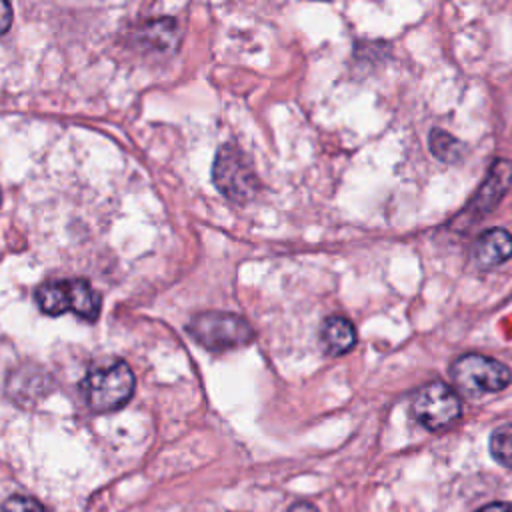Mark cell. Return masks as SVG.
<instances>
[{
	"mask_svg": "<svg viewBox=\"0 0 512 512\" xmlns=\"http://www.w3.org/2000/svg\"><path fill=\"white\" fill-rule=\"evenodd\" d=\"M428 146H430V152L440 160V162H446V164H456L464 158V144L448 134L446 130H440V128H432L430 130V138H428Z\"/></svg>",
	"mask_w": 512,
	"mask_h": 512,
	"instance_id": "10",
	"label": "cell"
},
{
	"mask_svg": "<svg viewBox=\"0 0 512 512\" xmlns=\"http://www.w3.org/2000/svg\"><path fill=\"white\" fill-rule=\"evenodd\" d=\"M450 378L460 394L468 398H482L508 388L512 372L496 358L468 352L452 362Z\"/></svg>",
	"mask_w": 512,
	"mask_h": 512,
	"instance_id": "2",
	"label": "cell"
},
{
	"mask_svg": "<svg viewBox=\"0 0 512 512\" xmlns=\"http://www.w3.org/2000/svg\"><path fill=\"white\" fill-rule=\"evenodd\" d=\"M410 412L422 428L438 432L460 418L462 402L452 386L444 382H428L414 392Z\"/></svg>",
	"mask_w": 512,
	"mask_h": 512,
	"instance_id": "5",
	"label": "cell"
},
{
	"mask_svg": "<svg viewBox=\"0 0 512 512\" xmlns=\"http://www.w3.org/2000/svg\"><path fill=\"white\" fill-rule=\"evenodd\" d=\"M36 304L48 316H60L72 310L82 320L94 322L100 314L102 298L86 280H50L38 286Z\"/></svg>",
	"mask_w": 512,
	"mask_h": 512,
	"instance_id": "3",
	"label": "cell"
},
{
	"mask_svg": "<svg viewBox=\"0 0 512 512\" xmlns=\"http://www.w3.org/2000/svg\"><path fill=\"white\" fill-rule=\"evenodd\" d=\"M490 454L502 466L512 468V422L498 426L490 434Z\"/></svg>",
	"mask_w": 512,
	"mask_h": 512,
	"instance_id": "12",
	"label": "cell"
},
{
	"mask_svg": "<svg viewBox=\"0 0 512 512\" xmlns=\"http://www.w3.org/2000/svg\"><path fill=\"white\" fill-rule=\"evenodd\" d=\"M512 184V164L504 158L494 160L484 182L480 184L478 192L472 196V202L468 206V214L482 216L488 214L498 206L502 196L508 192Z\"/></svg>",
	"mask_w": 512,
	"mask_h": 512,
	"instance_id": "7",
	"label": "cell"
},
{
	"mask_svg": "<svg viewBox=\"0 0 512 512\" xmlns=\"http://www.w3.org/2000/svg\"><path fill=\"white\" fill-rule=\"evenodd\" d=\"M2 512H48L42 502H38L32 496L14 494L2 504Z\"/></svg>",
	"mask_w": 512,
	"mask_h": 512,
	"instance_id": "13",
	"label": "cell"
},
{
	"mask_svg": "<svg viewBox=\"0 0 512 512\" xmlns=\"http://www.w3.org/2000/svg\"><path fill=\"white\" fill-rule=\"evenodd\" d=\"M12 24V8L8 0H0V36L10 28Z\"/></svg>",
	"mask_w": 512,
	"mask_h": 512,
	"instance_id": "14",
	"label": "cell"
},
{
	"mask_svg": "<svg viewBox=\"0 0 512 512\" xmlns=\"http://www.w3.org/2000/svg\"><path fill=\"white\" fill-rule=\"evenodd\" d=\"M212 180L216 188L234 202H248L258 192V178L236 144L220 146L212 166Z\"/></svg>",
	"mask_w": 512,
	"mask_h": 512,
	"instance_id": "6",
	"label": "cell"
},
{
	"mask_svg": "<svg viewBox=\"0 0 512 512\" xmlns=\"http://www.w3.org/2000/svg\"><path fill=\"white\" fill-rule=\"evenodd\" d=\"M286 512H320V510L312 502L300 500V502H294Z\"/></svg>",
	"mask_w": 512,
	"mask_h": 512,
	"instance_id": "16",
	"label": "cell"
},
{
	"mask_svg": "<svg viewBox=\"0 0 512 512\" xmlns=\"http://www.w3.org/2000/svg\"><path fill=\"white\" fill-rule=\"evenodd\" d=\"M512 256V236L504 228H490L482 232L474 244L472 258L478 268L490 270Z\"/></svg>",
	"mask_w": 512,
	"mask_h": 512,
	"instance_id": "8",
	"label": "cell"
},
{
	"mask_svg": "<svg viewBox=\"0 0 512 512\" xmlns=\"http://www.w3.org/2000/svg\"><path fill=\"white\" fill-rule=\"evenodd\" d=\"M188 334L210 352L242 348L254 340V328L232 312H200L186 326Z\"/></svg>",
	"mask_w": 512,
	"mask_h": 512,
	"instance_id": "4",
	"label": "cell"
},
{
	"mask_svg": "<svg viewBox=\"0 0 512 512\" xmlns=\"http://www.w3.org/2000/svg\"><path fill=\"white\" fill-rule=\"evenodd\" d=\"M0 204H2V192H0Z\"/></svg>",
	"mask_w": 512,
	"mask_h": 512,
	"instance_id": "17",
	"label": "cell"
},
{
	"mask_svg": "<svg viewBox=\"0 0 512 512\" xmlns=\"http://www.w3.org/2000/svg\"><path fill=\"white\" fill-rule=\"evenodd\" d=\"M356 340H358L356 328L348 318L334 314L322 322L320 342H322V348L326 350V354L342 356L356 346Z\"/></svg>",
	"mask_w": 512,
	"mask_h": 512,
	"instance_id": "9",
	"label": "cell"
},
{
	"mask_svg": "<svg viewBox=\"0 0 512 512\" xmlns=\"http://www.w3.org/2000/svg\"><path fill=\"white\" fill-rule=\"evenodd\" d=\"M136 388L132 368L124 360L92 366L82 380V394L92 412L106 414L128 404Z\"/></svg>",
	"mask_w": 512,
	"mask_h": 512,
	"instance_id": "1",
	"label": "cell"
},
{
	"mask_svg": "<svg viewBox=\"0 0 512 512\" xmlns=\"http://www.w3.org/2000/svg\"><path fill=\"white\" fill-rule=\"evenodd\" d=\"M142 42L150 44L152 48L166 50L170 42L176 40V20L172 18H158L152 22H146L142 28Z\"/></svg>",
	"mask_w": 512,
	"mask_h": 512,
	"instance_id": "11",
	"label": "cell"
},
{
	"mask_svg": "<svg viewBox=\"0 0 512 512\" xmlns=\"http://www.w3.org/2000/svg\"><path fill=\"white\" fill-rule=\"evenodd\" d=\"M476 512H512V502H490Z\"/></svg>",
	"mask_w": 512,
	"mask_h": 512,
	"instance_id": "15",
	"label": "cell"
}]
</instances>
